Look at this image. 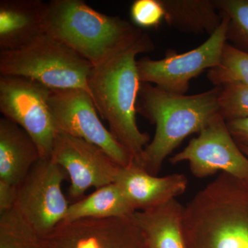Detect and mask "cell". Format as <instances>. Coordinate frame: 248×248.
Returning <instances> with one entry per match:
<instances>
[{"instance_id":"obj_1","label":"cell","mask_w":248,"mask_h":248,"mask_svg":"<svg viewBox=\"0 0 248 248\" xmlns=\"http://www.w3.org/2000/svg\"><path fill=\"white\" fill-rule=\"evenodd\" d=\"M154 50V43L144 32L128 48L100 66L93 67L89 79L90 93L98 113L107 121L111 134L138 166L150 143V135L142 133L137 123V103L141 84L137 57Z\"/></svg>"},{"instance_id":"obj_2","label":"cell","mask_w":248,"mask_h":248,"mask_svg":"<svg viewBox=\"0 0 248 248\" xmlns=\"http://www.w3.org/2000/svg\"><path fill=\"white\" fill-rule=\"evenodd\" d=\"M221 86L187 94L167 92L155 85L141 83L137 112L155 125L153 141L145 148L138 165L156 175L164 161L189 135L200 134L219 115Z\"/></svg>"},{"instance_id":"obj_3","label":"cell","mask_w":248,"mask_h":248,"mask_svg":"<svg viewBox=\"0 0 248 248\" xmlns=\"http://www.w3.org/2000/svg\"><path fill=\"white\" fill-rule=\"evenodd\" d=\"M186 248H248V182L222 172L184 207Z\"/></svg>"},{"instance_id":"obj_4","label":"cell","mask_w":248,"mask_h":248,"mask_svg":"<svg viewBox=\"0 0 248 248\" xmlns=\"http://www.w3.org/2000/svg\"><path fill=\"white\" fill-rule=\"evenodd\" d=\"M45 33L92 65L100 66L135 44L144 32L126 19L107 16L82 0L46 4Z\"/></svg>"},{"instance_id":"obj_5","label":"cell","mask_w":248,"mask_h":248,"mask_svg":"<svg viewBox=\"0 0 248 248\" xmlns=\"http://www.w3.org/2000/svg\"><path fill=\"white\" fill-rule=\"evenodd\" d=\"M93 68L74 50L46 33L20 48L0 50V76L29 78L50 89L90 93Z\"/></svg>"},{"instance_id":"obj_6","label":"cell","mask_w":248,"mask_h":248,"mask_svg":"<svg viewBox=\"0 0 248 248\" xmlns=\"http://www.w3.org/2000/svg\"><path fill=\"white\" fill-rule=\"evenodd\" d=\"M50 91L35 80L0 76V111L30 135L41 159H50L58 134L49 107Z\"/></svg>"},{"instance_id":"obj_7","label":"cell","mask_w":248,"mask_h":248,"mask_svg":"<svg viewBox=\"0 0 248 248\" xmlns=\"http://www.w3.org/2000/svg\"><path fill=\"white\" fill-rule=\"evenodd\" d=\"M220 14V13H219ZM221 15L219 27L198 47L184 53L169 49L161 60L144 57L138 60L141 83L155 85L167 92L186 94L191 80L205 70L215 68L221 62L227 43L228 17Z\"/></svg>"},{"instance_id":"obj_8","label":"cell","mask_w":248,"mask_h":248,"mask_svg":"<svg viewBox=\"0 0 248 248\" xmlns=\"http://www.w3.org/2000/svg\"><path fill=\"white\" fill-rule=\"evenodd\" d=\"M67 173L51 159H40L17 187L15 208L39 235L53 231L64 219L70 204L62 184Z\"/></svg>"},{"instance_id":"obj_9","label":"cell","mask_w":248,"mask_h":248,"mask_svg":"<svg viewBox=\"0 0 248 248\" xmlns=\"http://www.w3.org/2000/svg\"><path fill=\"white\" fill-rule=\"evenodd\" d=\"M48 104L57 133L95 145L121 167L134 162L130 153L102 124L92 96L87 91L51 89Z\"/></svg>"},{"instance_id":"obj_10","label":"cell","mask_w":248,"mask_h":248,"mask_svg":"<svg viewBox=\"0 0 248 248\" xmlns=\"http://www.w3.org/2000/svg\"><path fill=\"white\" fill-rule=\"evenodd\" d=\"M169 161L173 165L187 161L193 175L201 179L221 172L248 182V157L234 141L220 114Z\"/></svg>"},{"instance_id":"obj_11","label":"cell","mask_w":248,"mask_h":248,"mask_svg":"<svg viewBox=\"0 0 248 248\" xmlns=\"http://www.w3.org/2000/svg\"><path fill=\"white\" fill-rule=\"evenodd\" d=\"M40 248H146L133 216L62 222L40 236Z\"/></svg>"},{"instance_id":"obj_12","label":"cell","mask_w":248,"mask_h":248,"mask_svg":"<svg viewBox=\"0 0 248 248\" xmlns=\"http://www.w3.org/2000/svg\"><path fill=\"white\" fill-rule=\"evenodd\" d=\"M50 159L71 179L70 197L79 201L90 187L96 189L115 182L121 166L100 148L81 139L58 133Z\"/></svg>"},{"instance_id":"obj_13","label":"cell","mask_w":248,"mask_h":248,"mask_svg":"<svg viewBox=\"0 0 248 248\" xmlns=\"http://www.w3.org/2000/svg\"><path fill=\"white\" fill-rule=\"evenodd\" d=\"M115 183L134 211H144L184 194L187 179L182 174L153 175L133 162L121 167Z\"/></svg>"},{"instance_id":"obj_14","label":"cell","mask_w":248,"mask_h":248,"mask_svg":"<svg viewBox=\"0 0 248 248\" xmlns=\"http://www.w3.org/2000/svg\"><path fill=\"white\" fill-rule=\"evenodd\" d=\"M46 4L40 0L0 1V49L15 50L45 33Z\"/></svg>"},{"instance_id":"obj_15","label":"cell","mask_w":248,"mask_h":248,"mask_svg":"<svg viewBox=\"0 0 248 248\" xmlns=\"http://www.w3.org/2000/svg\"><path fill=\"white\" fill-rule=\"evenodd\" d=\"M40 158L38 148L24 129L0 119V181L17 187Z\"/></svg>"},{"instance_id":"obj_16","label":"cell","mask_w":248,"mask_h":248,"mask_svg":"<svg viewBox=\"0 0 248 248\" xmlns=\"http://www.w3.org/2000/svg\"><path fill=\"white\" fill-rule=\"evenodd\" d=\"M184 216V207L174 199L155 208L135 212L133 218L146 248H186Z\"/></svg>"},{"instance_id":"obj_17","label":"cell","mask_w":248,"mask_h":248,"mask_svg":"<svg viewBox=\"0 0 248 248\" xmlns=\"http://www.w3.org/2000/svg\"><path fill=\"white\" fill-rule=\"evenodd\" d=\"M164 21L169 27L186 33L213 35L222 22L213 0H161Z\"/></svg>"},{"instance_id":"obj_18","label":"cell","mask_w":248,"mask_h":248,"mask_svg":"<svg viewBox=\"0 0 248 248\" xmlns=\"http://www.w3.org/2000/svg\"><path fill=\"white\" fill-rule=\"evenodd\" d=\"M135 213L114 182L96 189L91 195L70 204L62 222L89 218H128Z\"/></svg>"},{"instance_id":"obj_19","label":"cell","mask_w":248,"mask_h":248,"mask_svg":"<svg viewBox=\"0 0 248 248\" xmlns=\"http://www.w3.org/2000/svg\"><path fill=\"white\" fill-rule=\"evenodd\" d=\"M207 78L215 86L231 84L248 86V53L227 42L221 62L209 70Z\"/></svg>"},{"instance_id":"obj_20","label":"cell","mask_w":248,"mask_h":248,"mask_svg":"<svg viewBox=\"0 0 248 248\" xmlns=\"http://www.w3.org/2000/svg\"><path fill=\"white\" fill-rule=\"evenodd\" d=\"M0 248H40V236L15 208L0 213Z\"/></svg>"},{"instance_id":"obj_21","label":"cell","mask_w":248,"mask_h":248,"mask_svg":"<svg viewBox=\"0 0 248 248\" xmlns=\"http://www.w3.org/2000/svg\"><path fill=\"white\" fill-rule=\"evenodd\" d=\"M217 11L228 17L227 42L248 53V0H213Z\"/></svg>"},{"instance_id":"obj_22","label":"cell","mask_w":248,"mask_h":248,"mask_svg":"<svg viewBox=\"0 0 248 248\" xmlns=\"http://www.w3.org/2000/svg\"><path fill=\"white\" fill-rule=\"evenodd\" d=\"M218 105L219 114L226 122L248 118V85L231 84L221 86Z\"/></svg>"},{"instance_id":"obj_23","label":"cell","mask_w":248,"mask_h":248,"mask_svg":"<svg viewBox=\"0 0 248 248\" xmlns=\"http://www.w3.org/2000/svg\"><path fill=\"white\" fill-rule=\"evenodd\" d=\"M130 16L139 29H156L164 20L165 9L161 0H135L130 6Z\"/></svg>"},{"instance_id":"obj_24","label":"cell","mask_w":248,"mask_h":248,"mask_svg":"<svg viewBox=\"0 0 248 248\" xmlns=\"http://www.w3.org/2000/svg\"><path fill=\"white\" fill-rule=\"evenodd\" d=\"M227 126L239 146L248 148V117L226 122Z\"/></svg>"},{"instance_id":"obj_25","label":"cell","mask_w":248,"mask_h":248,"mask_svg":"<svg viewBox=\"0 0 248 248\" xmlns=\"http://www.w3.org/2000/svg\"><path fill=\"white\" fill-rule=\"evenodd\" d=\"M17 187L0 181V213L9 211L15 208Z\"/></svg>"},{"instance_id":"obj_26","label":"cell","mask_w":248,"mask_h":248,"mask_svg":"<svg viewBox=\"0 0 248 248\" xmlns=\"http://www.w3.org/2000/svg\"><path fill=\"white\" fill-rule=\"evenodd\" d=\"M239 146V145H238ZM240 149L241 150V151L243 152V153H244L245 155H246V156L248 157V147L246 146H239Z\"/></svg>"}]
</instances>
